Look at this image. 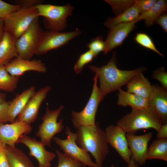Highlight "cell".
<instances>
[{
    "instance_id": "cell-1",
    "label": "cell",
    "mask_w": 167,
    "mask_h": 167,
    "mask_svg": "<svg viewBox=\"0 0 167 167\" xmlns=\"http://www.w3.org/2000/svg\"><path fill=\"white\" fill-rule=\"evenodd\" d=\"M116 54L114 52L111 58L105 65L101 67L89 66V68L97 75L100 83V90L105 97L109 93L118 90L126 85L138 73L146 70L144 67L131 70H122L117 66Z\"/></svg>"
},
{
    "instance_id": "cell-2",
    "label": "cell",
    "mask_w": 167,
    "mask_h": 167,
    "mask_svg": "<svg viewBox=\"0 0 167 167\" xmlns=\"http://www.w3.org/2000/svg\"><path fill=\"white\" fill-rule=\"evenodd\" d=\"M76 129V143L91 154L97 167H103V162L109 152L105 131L101 129L98 122L94 125L82 126Z\"/></svg>"
},
{
    "instance_id": "cell-3",
    "label": "cell",
    "mask_w": 167,
    "mask_h": 167,
    "mask_svg": "<svg viewBox=\"0 0 167 167\" xmlns=\"http://www.w3.org/2000/svg\"><path fill=\"white\" fill-rule=\"evenodd\" d=\"M126 134L135 133L141 129L152 128L157 131L163 124L154 110L150 107L132 109L131 111L116 122Z\"/></svg>"
},
{
    "instance_id": "cell-4",
    "label": "cell",
    "mask_w": 167,
    "mask_h": 167,
    "mask_svg": "<svg viewBox=\"0 0 167 167\" xmlns=\"http://www.w3.org/2000/svg\"><path fill=\"white\" fill-rule=\"evenodd\" d=\"M35 7L38 16L43 18L44 27L48 30L58 32L67 27L66 19L71 15L74 9L69 4L57 6L42 3Z\"/></svg>"
},
{
    "instance_id": "cell-5",
    "label": "cell",
    "mask_w": 167,
    "mask_h": 167,
    "mask_svg": "<svg viewBox=\"0 0 167 167\" xmlns=\"http://www.w3.org/2000/svg\"><path fill=\"white\" fill-rule=\"evenodd\" d=\"M98 77L96 74L93 79V84L91 94L87 104L80 112L72 111L71 121L73 126L76 129L82 126L95 124V117L100 103L104 97L97 86Z\"/></svg>"
},
{
    "instance_id": "cell-6",
    "label": "cell",
    "mask_w": 167,
    "mask_h": 167,
    "mask_svg": "<svg viewBox=\"0 0 167 167\" xmlns=\"http://www.w3.org/2000/svg\"><path fill=\"white\" fill-rule=\"evenodd\" d=\"M35 7H21L3 19L4 31L18 39L38 16Z\"/></svg>"
},
{
    "instance_id": "cell-7",
    "label": "cell",
    "mask_w": 167,
    "mask_h": 167,
    "mask_svg": "<svg viewBox=\"0 0 167 167\" xmlns=\"http://www.w3.org/2000/svg\"><path fill=\"white\" fill-rule=\"evenodd\" d=\"M43 32L39 22V17H37L17 39L16 46L18 56L23 59L31 60L35 54Z\"/></svg>"
},
{
    "instance_id": "cell-8",
    "label": "cell",
    "mask_w": 167,
    "mask_h": 167,
    "mask_svg": "<svg viewBox=\"0 0 167 167\" xmlns=\"http://www.w3.org/2000/svg\"><path fill=\"white\" fill-rule=\"evenodd\" d=\"M64 106L60 105L58 109L51 110L47 103L45 112L41 118L42 122L36 133V136L40 139V141L45 146L51 147V141L54 136L61 132L64 129L63 120L57 122L58 118Z\"/></svg>"
},
{
    "instance_id": "cell-9",
    "label": "cell",
    "mask_w": 167,
    "mask_h": 167,
    "mask_svg": "<svg viewBox=\"0 0 167 167\" xmlns=\"http://www.w3.org/2000/svg\"><path fill=\"white\" fill-rule=\"evenodd\" d=\"M67 138L62 139L54 137L53 139L57 145L69 157L81 163L84 166L97 167L92 160L90 154L79 147L76 142V135L73 132L70 128L66 126L65 132Z\"/></svg>"
},
{
    "instance_id": "cell-10",
    "label": "cell",
    "mask_w": 167,
    "mask_h": 167,
    "mask_svg": "<svg viewBox=\"0 0 167 167\" xmlns=\"http://www.w3.org/2000/svg\"><path fill=\"white\" fill-rule=\"evenodd\" d=\"M81 34V32L78 30L64 32L53 30L43 31L35 55L44 54L50 50L58 48Z\"/></svg>"
},
{
    "instance_id": "cell-11",
    "label": "cell",
    "mask_w": 167,
    "mask_h": 167,
    "mask_svg": "<svg viewBox=\"0 0 167 167\" xmlns=\"http://www.w3.org/2000/svg\"><path fill=\"white\" fill-rule=\"evenodd\" d=\"M105 132L107 143L128 164L131 159L132 154L129 147L126 133L122 127L117 125H110L107 126Z\"/></svg>"
},
{
    "instance_id": "cell-12",
    "label": "cell",
    "mask_w": 167,
    "mask_h": 167,
    "mask_svg": "<svg viewBox=\"0 0 167 167\" xmlns=\"http://www.w3.org/2000/svg\"><path fill=\"white\" fill-rule=\"evenodd\" d=\"M22 143L27 146L29 150V155L37 160V167H51V162L56 156L54 152L47 151L45 146L40 141L35 138H31L24 135L17 141L16 144Z\"/></svg>"
},
{
    "instance_id": "cell-13",
    "label": "cell",
    "mask_w": 167,
    "mask_h": 167,
    "mask_svg": "<svg viewBox=\"0 0 167 167\" xmlns=\"http://www.w3.org/2000/svg\"><path fill=\"white\" fill-rule=\"evenodd\" d=\"M51 89L45 86L36 92L17 116L15 121H22L30 125L36 119L40 106Z\"/></svg>"
},
{
    "instance_id": "cell-14",
    "label": "cell",
    "mask_w": 167,
    "mask_h": 167,
    "mask_svg": "<svg viewBox=\"0 0 167 167\" xmlns=\"http://www.w3.org/2000/svg\"><path fill=\"white\" fill-rule=\"evenodd\" d=\"M126 136L132 156L139 165H144L147 160L148 145L152 133L149 132L140 135L126 134Z\"/></svg>"
},
{
    "instance_id": "cell-15",
    "label": "cell",
    "mask_w": 167,
    "mask_h": 167,
    "mask_svg": "<svg viewBox=\"0 0 167 167\" xmlns=\"http://www.w3.org/2000/svg\"><path fill=\"white\" fill-rule=\"evenodd\" d=\"M30 125L22 121H15L10 124L0 123V141L6 145L13 147L22 135L32 131Z\"/></svg>"
},
{
    "instance_id": "cell-16",
    "label": "cell",
    "mask_w": 167,
    "mask_h": 167,
    "mask_svg": "<svg viewBox=\"0 0 167 167\" xmlns=\"http://www.w3.org/2000/svg\"><path fill=\"white\" fill-rule=\"evenodd\" d=\"M5 66L10 75L18 77L28 71L45 73L47 70L45 65L40 60H26L18 56L11 60Z\"/></svg>"
},
{
    "instance_id": "cell-17",
    "label": "cell",
    "mask_w": 167,
    "mask_h": 167,
    "mask_svg": "<svg viewBox=\"0 0 167 167\" xmlns=\"http://www.w3.org/2000/svg\"><path fill=\"white\" fill-rule=\"evenodd\" d=\"M136 23L133 21L120 24L109 29L105 41V48L104 54H106L115 48L121 45L129 34L135 27Z\"/></svg>"
},
{
    "instance_id": "cell-18",
    "label": "cell",
    "mask_w": 167,
    "mask_h": 167,
    "mask_svg": "<svg viewBox=\"0 0 167 167\" xmlns=\"http://www.w3.org/2000/svg\"><path fill=\"white\" fill-rule=\"evenodd\" d=\"M152 87L148 99V106L154 110L163 124L167 123V90L157 85H152Z\"/></svg>"
},
{
    "instance_id": "cell-19",
    "label": "cell",
    "mask_w": 167,
    "mask_h": 167,
    "mask_svg": "<svg viewBox=\"0 0 167 167\" xmlns=\"http://www.w3.org/2000/svg\"><path fill=\"white\" fill-rule=\"evenodd\" d=\"M35 86H32L18 94L10 101L7 111L8 122L13 123L15 121L18 115L35 94Z\"/></svg>"
},
{
    "instance_id": "cell-20",
    "label": "cell",
    "mask_w": 167,
    "mask_h": 167,
    "mask_svg": "<svg viewBox=\"0 0 167 167\" xmlns=\"http://www.w3.org/2000/svg\"><path fill=\"white\" fill-rule=\"evenodd\" d=\"M17 39L10 33L4 31L0 42V66L6 65L18 56L16 46Z\"/></svg>"
},
{
    "instance_id": "cell-21",
    "label": "cell",
    "mask_w": 167,
    "mask_h": 167,
    "mask_svg": "<svg viewBox=\"0 0 167 167\" xmlns=\"http://www.w3.org/2000/svg\"><path fill=\"white\" fill-rule=\"evenodd\" d=\"M126 91L148 100L152 89L148 79L140 72L132 78L126 84Z\"/></svg>"
},
{
    "instance_id": "cell-22",
    "label": "cell",
    "mask_w": 167,
    "mask_h": 167,
    "mask_svg": "<svg viewBox=\"0 0 167 167\" xmlns=\"http://www.w3.org/2000/svg\"><path fill=\"white\" fill-rule=\"evenodd\" d=\"M118 105L126 107L130 106L132 109H142L148 106V100L137 94L125 91L121 88L118 90Z\"/></svg>"
},
{
    "instance_id": "cell-23",
    "label": "cell",
    "mask_w": 167,
    "mask_h": 167,
    "mask_svg": "<svg viewBox=\"0 0 167 167\" xmlns=\"http://www.w3.org/2000/svg\"><path fill=\"white\" fill-rule=\"evenodd\" d=\"M9 167H34L32 161L20 149L6 145Z\"/></svg>"
},
{
    "instance_id": "cell-24",
    "label": "cell",
    "mask_w": 167,
    "mask_h": 167,
    "mask_svg": "<svg viewBox=\"0 0 167 167\" xmlns=\"http://www.w3.org/2000/svg\"><path fill=\"white\" fill-rule=\"evenodd\" d=\"M167 4L165 0H157L150 9L140 14L135 22H137L144 20L146 26L148 27H151L155 23L157 19L167 11Z\"/></svg>"
},
{
    "instance_id": "cell-25",
    "label": "cell",
    "mask_w": 167,
    "mask_h": 167,
    "mask_svg": "<svg viewBox=\"0 0 167 167\" xmlns=\"http://www.w3.org/2000/svg\"><path fill=\"white\" fill-rule=\"evenodd\" d=\"M139 15L137 8L133 5L115 17H109L104 24L108 28L110 29L119 24L135 21Z\"/></svg>"
},
{
    "instance_id": "cell-26",
    "label": "cell",
    "mask_w": 167,
    "mask_h": 167,
    "mask_svg": "<svg viewBox=\"0 0 167 167\" xmlns=\"http://www.w3.org/2000/svg\"><path fill=\"white\" fill-rule=\"evenodd\" d=\"M155 159L167 161V139H156L148 148L147 160Z\"/></svg>"
},
{
    "instance_id": "cell-27",
    "label": "cell",
    "mask_w": 167,
    "mask_h": 167,
    "mask_svg": "<svg viewBox=\"0 0 167 167\" xmlns=\"http://www.w3.org/2000/svg\"><path fill=\"white\" fill-rule=\"evenodd\" d=\"M19 78L10 75L5 66H0V90L13 92L17 88Z\"/></svg>"
},
{
    "instance_id": "cell-28",
    "label": "cell",
    "mask_w": 167,
    "mask_h": 167,
    "mask_svg": "<svg viewBox=\"0 0 167 167\" xmlns=\"http://www.w3.org/2000/svg\"><path fill=\"white\" fill-rule=\"evenodd\" d=\"M111 7L113 13L117 16L133 6L134 0H105Z\"/></svg>"
},
{
    "instance_id": "cell-29",
    "label": "cell",
    "mask_w": 167,
    "mask_h": 167,
    "mask_svg": "<svg viewBox=\"0 0 167 167\" xmlns=\"http://www.w3.org/2000/svg\"><path fill=\"white\" fill-rule=\"evenodd\" d=\"M137 43L142 46L151 50L160 55L164 56L157 49L151 38L147 34L144 33H137L135 37Z\"/></svg>"
},
{
    "instance_id": "cell-30",
    "label": "cell",
    "mask_w": 167,
    "mask_h": 167,
    "mask_svg": "<svg viewBox=\"0 0 167 167\" xmlns=\"http://www.w3.org/2000/svg\"><path fill=\"white\" fill-rule=\"evenodd\" d=\"M58 159L57 167H82V164L79 161L75 160L62 153L58 150L55 151Z\"/></svg>"
},
{
    "instance_id": "cell-31",
    "label": "cell",
    "mask_w": 167,
    "mask_h": 167,
    "mask_svg": "<svg viewBox=\"0 0 167 167\" xmlns=\"http://www.w3.org/2000/svg\"><path fill=\"white\" fill-rule=\"evenodd\" d=\"M94 58L93 55L89 50L81 54L74 67L75 73H81L84 66L91 62Z\"/></svg>"
},
{
    "instance_id": "cell-32",
    "label": "cell",
    "mask_w": 167,
    "mask_h": 167,
    "mask_svg": "<svg viewBox=\"0 0 167 167\" xmlns=\"http://www.w3.org/2000/svg\"><path fill=\"white\" fill-rule=\"evenodd\" d=\"M87 47L94 58H96L101 52H104L105 48V42L102 36H98L92 39L88 44Z\"/></svg>"
},
{
    "instance_id": "cell-33",
    "label": "cell",
    "mask_w": 167,
    "mask_h": 167,
    "mask_svg": "<svg viewBox=\"0 0 167 167\" xmlns=\"http://www.w3.org/2000/svg\"><path fill=\"white\" fill-rule=\"evenodd\" d=\"M21 7L11 4L0 0V19H3L11 13L18 10Z\"/></svg>"
},
{
    "instance_id": "cell-34",
    "label": "cell",
    "mask_w": 167,
    "mask_h": 167,
    "mask_svg": "<svg viewBox=\"0 0 167 167\" xmlns=\"http://www.w3.org/2000/svg\"><path fill=\"white\" fill-rule=\"evenodd\" d=\"M152 77L159 81L161 84V86L167 90V73L164 66L153 71Z\"/></svg>"
},
{
    "instance_id": "cell-35",
    "label": "cell",
    "mask_w": 167,
    "mask_h": 167,
    "mask_svg": "<svg viewBox=\"0 0 167 167\" xmlns=\"http://www.w3.org/2000/svg\"><path fill=\"white\" fill-rule=\"evenodd\" d=\"M156 1V0H135L133 5L137 8L140 14L150 9Z\"/></svg>"
},
{
    "instance_id": "cell-36",
    "label": "cell",
    "mask_w": 167,
    "mask_h": 167,
    "mask_svg": "<svg viewBox=\"0 0 167 167\" xmlns=\"http://www.w3.org/2000/svg\"><path fill=\"white\" fill-rule=\"evenodd\" d=\"M13 2L21 7H31L42 4L43 1L41 0H15Z\"/></svg>"
},
{
    "instance_id": "cell-37",
    "label": "cell",
    "mask_w": 167,
    "mask_h": 167,
    "mask_svg": "<svg viewBox=\"0 0 167 167\" xmlns=\"http://www.w3.org/2000/svg\"><path fill=\"white\" fill-rule=\"evenodd\" d=\"M6 147V145L0 141V167H9Z\"/></svg>"
},
{
    "instance_id": "cell-38",
    "label": "cell",
    "mask_w": 167,
    "mask_h": 167,
    "mask_svg": "<svg viewBox=\"0 0 167 167\" xmlns=\"http://www.w3.org/2000/svg\"><path fill=\"white\" fill-rule=\"evenodd\" d=\"M10 101L0 103V123L8 122L7 111Z\"/></svg>"
},
{
    "instance_id": "cell-39",
    "label": "cell",
    "mask_w": 167,
    "mask_h": 167,
    "mask_svg": "<svg viewBox=\"0 0 167 167\" xmlns=\"http://www.w3.org/2000/svg\"><path fill=\"white\" fill-rule=\"evenodd\" d=\"M155 23L160 25L163 29L167 32V15L163 13L156 20Z\"/></svg>"
},
{
    "instance_id": "cell-40",
    "label": "cell",
    "mask_w": 167,
    "mask_h": 167,
    "mask_svg": "<svg viewBox=\"0 0 167 167\" xmlns=\"http://www.w3.org/2000/svg\"><path fill=\"white\" fill-rule=\"evenodd\" d=\"M157 132V139H167V123L163 124Z\"/></svg>"
},
{
    "instance_id": "cell-41",
    "label": "cell",
    "mask_w": 167,
    "mask_h": 167,
    "mask_svg": "<svg viewBox=\"0 0 167 167\" xmlns=\"http://www.w3.org/2000/svg\"><path fill=\"white\" fill-rule=\"evenodd\" d=\"M4 32L3 20V19H0V42L2 39Z\"/></svg>"
},
{
    "instance_id": "cell-42",
    "label": "cell",
    "mask_w": 167,
    "mask_h": 167,
    "mask_svg": "<svg viewBox=\"0 0 167 167\" xmlns=\"http://www.w3.org/2000/svg\"><path fill=\"white\" fill-rule=\"evenodd\" d=\"M127 167H139V166L135 162L133 157L131 156L130 161L128 163Z\"/></svg>"
},
{
    "instance_id": "cell-43",
    "label": "cell",
    "mask_w": 167,
    "mask_h": 167,
    "mask_svg": "<svg viewBox=\"0 0 167 167\" xmlns=\"http://www.w3.org/2000/svg\"><path fill=\"white\" fill-rule=\"evenodd\" d=\"M6 95L3 92L0 91V103L6 101Z\"/></svg>"
},
{
    "instance_id": "cell-44",
    "label": "cell",
    "mask_w": 167,
    "mask_h": 167,
    "mask_svg": "<svg viewBox=\"0 0 167 167\" xmlns=\"http://www.w3.org/2000/svg\"><path fill=\"white\" fill-rule=\"evenodd\" d=\"M110 167H115L114 166V165H112Z\"/></svg>"
}]
</instances>
